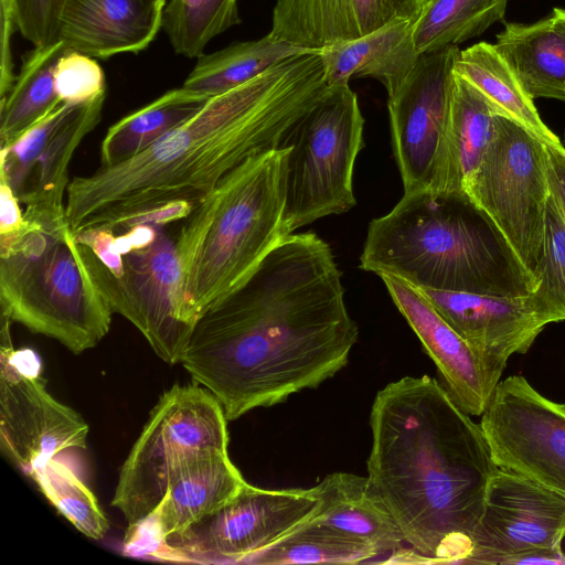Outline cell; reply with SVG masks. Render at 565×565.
<instances>
[{
	"mask_svg": "<svg viewBox=\"0 0 565 565\" xmlns=\"http://www.w3.org/2000/svg\"><path fill=\"white\" fill-rule=\"evenodd\" d=\"M500 111L472 84L454 72L446 139L444 191H463L480 166Z\"/></svg>",
	"mask_w": 565,
	"mask_h": 565,
	"instance_id": "d4e9b609",
	"label": "cell"
},
{
	"mask_svg": "<svg viewBox=\"0 0 565 565\" xmlns=\"http://www.w3.org/2000/svg\"><path fill=\"white\" fill-rule=\"evenodd\" d=\"M30 477L45 498L79 532L93 540L105 536L109 524L97 498L68 465L53 457Z\"/></svg>",
	"mask_w": 565,
	"mask_h": 565,
	"instance_id": "d6a6232c",
	"label": "cell"
},
{
	"mask_svg": "<svg viewBox=\"0 0 565 565\" xmlns=\"http://www.w3.org/2000/svg\"><path fill=\"white\" fill-rule=\"evenodd\" d=\"M419 289L477 354L493 391L509 359L515 353H525L542 330L552 323L533 292L495 297Z\"/></svg>",
	"mask_w": 565,
	"mask_h": 565,
	"instance_id": "e0dca14e",
	"label": "cell"
},
{
	"mask_svg": "<svg viewBox=\"0 0 565 565\" xmlns=\"http://www.w3.org/2000/svg\"><path fill=\"white\" fill-rule=\"evenodd\" d=\"M454 72L479 89L501 115L515 120L548 146L562 145L494 44L479 42L459 51Z\"/></svg>",
	"mask_w": 565,
	"mask_h": 565,
	"instance_id": "83f0119b",
	"label": "cell"
},
{
	"mask_svg": "<svg viewBox=\"0 0 565 565\" xmlns=\"http://www.w3.org/2000/svg\"><path fill=\"white\" fill-rule=\"evenodd\" d=\"M211 97L171 89L111 125L100 145V167L127 161L196 115Z\"/></svg>",
	"mask_w": 565,
	"mask_h": 565,
	"instance_id": "4316f807",
	"label": "cell"
},
{
	"mask_svg": "<svg viewBox=\"0 0 565 565\" xmlns=\"http://www.w3.org/2000/svg\"><path fill=\"white\" fill-rule=\"evenodd\" d=\"M494 46L532 99L565 102V33L553 14L533 23H507Z\"/></svg>",
	"mask_w": 565,
	"mask_h": 565,
	"instance_id": "cb8c5ba5",
	"label": "cell"
},
{
	"mask_svg": "<svg viewBox=\"0 0 565 565\" xmlns=\"http://www.w3.org/2000/svg\"><path fill=\"white\" fill-rule=\"evenodd\" d=\"M524 564H565V554L562 551V546L555 548H539L513 555L503 563V565Z\"/></svg>",
	"mask_w": 565,
	"mask_h": 565,
	"instance_id": "ab89813d",
	"label": "cell"
},
{
	"mask_svg": "<svg viewBox=\"0 0 565 565\" xmlns=\"http://www.w3.org/2000/svg\"><path fill=\"white\" fill-rule=\"evenodd\" d=\"M552 14L555 18L557 25L565 33V9L554 8Z\"/></svg>",
	"mask_w": 565,
	"mask_h": 565,
	"instance_id": "60d3db41",
	"label": "cell"
},
{
	"mask_svg": "<svg viewBox=\"0 0 565 565\" xmlns=\"http://www.w3.org/2000/svg\"><path fill=\"white\" fill-rule=\"evenodd\" d=\"M65 0H12L18 31L34 47L58 41V22Z\"/></svg>",
	"mask_w": 565,
	"mask_h": 565,
	"instance_id": "d590c367",
	"label": "cell"
},
{
	"mask_svg": "<svg viewBox=\"0 0 565 565\" xmlns=\"http://www.w3.org/2000/svg\"><path fill=\"white\" fill-rule=\"evenodd\" d=\"M67 50L56 41L36 46L23 56L13 85L0 102V150L13 146L64 104L55 89L54 71Z\"/></svg>",
	"mask_w": 565,
	"mask_h": 565,
	"instance_id": "484cf974",
	"label": "cell"
},
{
	"mask_svg": "<svg viewBox=\"0 0 565 565\" xmlns=\"http://www.w3.org/2000/svg\"><path fill=\"white\" fill-rule=\"evenodd\" d=\"M167 0H65L58 41L94 58L143 51L162 29Z\"/></svg>",
	"mask_w": 565,
	"mask_h": 565,
	"instance_id": "44dd1931",
	"label": "cell"
},
{
	"mask_svg": "<svg viewBox=\"0 0 565 565\" xmlns=\"http://www.w3.org/2000/svg\"><path fill=\"white\" fill-rule=\"evenodd\" d=\"M562 409L565 412V404H559Z\"/></svg>",
	"mask_w": 565,
	"mask_h": 565,
	"instance_id": "7bdbcfd3",
	"label": "cell"
},
{
	"mask_svg": "<svg viewBox=\"0 0 565 565\" xmlns=\"http://www.w3.org/2000/svg\"><path fill=\"white\" fill-rule=\"evenodd\" d=\"M360 268L418 288L495 297L526 296L539 285L462 191L404 192L369 224Z\"/></svg>",
	"mask_w": 565,
	"mask_h": 565,
	"instance_id": "277c9868",
	"label": "cell"
},
{
	"mask_svg": "<svg viewBox=\"0 0 565 565\" xmlns=\"http://www.w3.org/2000/svg\"><path fill=\"white\" fill-rule=\"evenodd\" d=\"M364 118L349 85L329 86L282 136L284 228L287 235L355 204L353 170L363 147Z\"/></svg>",
	"mask_w": 565,
	"mask_h": 565,
	"instance_id": "52a82bcc",
	"label": "cell"
},
{
	"mask_svg": "<svg viewBox=\"0 0 565 565\" xmlns=\"http://www.w3.org/2000/svg\"><path fill=\"white\" fill-rule=\"evenodd\" d=\"M412 20L388 23L363 36L320 50L328 86L349 85L352 77H374L390 92L413 70L419 53L412 36Z\"/></svg>",
	"mask_w": 565,
	"mask_h": 565,
	"instance_id": "603a6c76",
	"label": "cell"
},
{
	"mask_svg": "<svg viewBox=\"0 0 565 565\" xmlns=\"http://www.w3.org/2000/svg\"><path fill=\"white\" fill-rule=\"evenodd\" d=\"M0 305L2 316L75 354L108 333L113 313L67 221L28 222L15 241L0 248Z\"/></svg>",
	"mask_w": 565,
	"mask_h": 565,
	"instance_id": "8992f818",
	"label": "cell"
},
{
	"mask_svg": "<svg viewBox=\"0 0 565 565\" xmlns=\"http://www.w3.org/2000/svg\"><path fill=\"white\" fill-rule=\"evenodd\" d=\"M19 203L11 186L0 178V248L15 241L28 227Z\"/></svg>",
	"mask_w": 565,
	"mask_h": 565,
	"instance_id": "74e56055",
	"label": "cell"
},
{
	"mask_svg": "<svg viewBox=\"0 0 565 565\" xmlns=\"http://www.w3.org/2000/svg\"><path fill=\"white\" fill-rule=\"evenodd\" d=\"M546 148L550 189L556 198L565 220V148L563 145H546Z\"/></svg>",
	"mask_w": 565,
	"mask_h": 565,
	"instance_id": "f35d334b",
	"label": "cell"
},
{
	"mask_svg": "<svg viewBox=\"0 0 565 565\" xmlns=\"http://www.w3.org/2000/svg\"><path fill=\"white\" fill-rule=\"evenodd\" d=\"M313 488L319 499L313 521L365 542L381 556L404 550V534L367 477L334 472Z\"/></svg>",
	"mask_w": 565,
	"mask_h": 565,
	"instance_id": "7402d4cb",
	"label": "cell"
},
{
	"mask_svg": "<svg viewBox=\"0 0 565 565\" xmlns=\"http://www.w3.org/2000/svg\"><path fill=\"white\" fill-rule=\"evenodd\" d=\"M78 245L90 277L111 311L130 321L166 363H180L193 327L182 317L179 257L175 241L164 227L149 243L121 253L119 263L111 268Z\"/></svg>",
	"mask_w": 565,
	"mask_h": 565,
	"instance_id": "30bf717a",
	"label": "cell"
},
{
	"mask_svg": "<svg viewBox=\"0 0 565 565\" xmlns=\"http://www.w3.org/2000/svg\"><path fill=\"white\" fill-rule=\"evenodd\" d=\"M0 97H4L14 83V64L12 58V35L18 30L12 0H0Z\"/></svg>",
	"mask_w": 565,
	"mask_h": 565,
	"instance_id": "8d00e7d4",
	"label": "cell"
},
{
	"mask_svg": "<svg viewBox=\"0 0 565 565\" xmlns=\"http://www.w3.org/2000/svg\"><path fill=\"white\" fill-rule=\"evenodd\" d=\"M358 338L333 253L306 232L286 236L198 319L180 363L234 420L334 376Z\"/></svg>",
	"mask_w": 565,
	"mask_h": 565,
	"instance_id": "6da1fadb",
	"label": "cell"
},
{
	"mask_svg": "<svg viewBox=\"0 0 565 565\" xmlns=\"http://www.w3.org/2000/svg\"><path fill=\"white\" fill-rule=\"evenodd\" d=\"M237 0H169L162 30L178 55L198 57L209 42L239 24Z\"/></svg>",
	"mask_w": 565,
	"mask_h": 565,
	"instance_id": "1f68e13d",
	"label": "cell"
},
{
	"mask_svg": "<svg viewBox=\"0 0 565 565\" xmlns=\"http://www.w3.org/2000/svg\"><path fill=\"white\" fill-rule=\"evenodd\" d=\"M54 83L60 99L65 104H83L106 94V78L99 63L70 49L55 66Z\"/></svg>",
	"mask_w": 565,
	"mask_h": 565,
	"instance_id": "e575fe53",
	"label": "cell"
},
{
	"mask_svg": "<svg viewBox=\"0 0 565 565\" xmlns=\"http://www.w3.org/2000/svg\"><path fill=\"white\" fill-rule=\"evenodd\" d=\"M565 497L498 469L491 477L467 564L503 565L513 555L562 546Z\"/></svg>",
	"mask_w": 565,
	"mask_h": 565,
	"instance_id": "2e32d148",
	"label": "cell"
},
{
	"mask_svg": "<svg viewBox=\"0 0 565 565\" xmlns=\"http://www.w3.org/2000/svg\"><path fill=\"white\" fill-rule=\"evenodd\" d=\"M457 45L419 55L388 94L394 158L404 192L444 191Z\"/></svg>",
	"mask_w": 565,
	"mask_h": 565,
	"instance_id": "7c38bea8",
	"label": "cell"
},
{
	"mask_svg": "<svg viewBox=\"0 0 565 565\" xmlns=\"http://www.w3.org/2000/svg\"><path fill=\"white\" fill-rule=\"evenodd\" d=\"M319 52L275 40L266 34L255 41L233 43L220 51L196 57V63L183 87L213 97L254 79L281 61Z\"/></svg>",
	"mask_w": 565,
	"mask_h": 565,
	"instance_id": "f1b7e54d",
	"label": "cell"
},
{
	"mask_svg": "<svg viewBox=\"0 0 565 565\" xmlns=\"http://www.w3.org/2000/svg\"><path fill=\"white\" fill-rule=\"evenodd\" d=\"M370 426L367 478L409 546L401 563L467 564L499 469L480 424L423 375L380 390Z\"/></svg>",
	"mask_w": 565,
	"mask_h": 565,
	"instance_id": "3957f363",
	"label": "cell"
},
{
	"mask_svg": "<svg viewBox=\"0 0 565 565\" xmlns=\"http://www.w3.org/2000/svg\"><path fill=\"white\" fill-rule=\"evenodd\" d=\"M246 481L227 450L203 452L179 468L151 515L128 530L126 547L151 554L168 536L180 533L232 500Z\"/></svg>",
	"mask_w": 565,
	"mask_h": 565,
	"instance_id": "ac0fdd59",
	"label": "cell"
},
{
	"mask_svg": "<svg viewBox=\"0 0 565 565\" xmlns=\"http://www.w3.org/2000/svg\"><path fill=\"white\" fill-rule=\"evenodd\" d=\"M562 145H563V146H564V148H565V129H564V134H563Z\"/></svg>",
	"mask_w": 565,
	"mask_h": 565,
	"instance_id": "b9f144b4",
	"label": "cell"
},
{
	"mask_svg": "<svg viewBox=\"0 0 565 565\" xmlns=\"http://www.w3.org/2000/svg\"><path fill=\"white\" fill-rule=\"evenodd\" d=\"M380 277L437 366L455 403L468 415L481 416L494 391L477 354L418 287L391 275Z\"/></svg>",
	"mask_w": 565,
	"mask_h": 565,
	"instance_id": "d6986e66",
	"label": "cell"
},
{
	"mask_svg": "<svg viewBox=\"0 0 565 565\" xmlns=\"http://www.w3.org/2000/svg\"><path fill=\"white\" fill-rule=\"evenodd\" d=\"M0 349V444L6 456L29 476L50 458L86 449L88 425L56 401L39 374L38 360L23 363L13 349L10 319L2 316Z\"/></svg>",
	"mask_w": 565,
	"mask_h": 565,
	"instance_id": "5bb4252c",
	"label": "cell"
},
{
	"mask_svg": "<svg viewBox=\"0 0 565 565\" xmlns=\"http://www.w3.org/2000/svg\"><path fill=\"white\" fill-rule=\"evenodd\" d=\"M480 426L498 468L565 497V412L522 375L500 381Z\"/></svg>",
	"mask_w": 565,
	"mask_h": 565,
	"instance_id": "4fadbf2b",
	"label": "cell"
},
{
	"mask_svg": "<svg viewBox=\"0 0 565 565\" xmlns=\"http://www.w3.org/2000/svg\"><path fill=\"white\" fill-rule=\"evenodd\" d=\"M328 88L319 51L286 58L211 97L191 119L136 157L74 177L65 200L72 232L115 230L136 214L174 202L196 207L247 159L278 148L284 134Z\"/></svg>",
	"mask_w": 565,
	"mask_h": 565,
	"instance_id": "7a4b0ae2",
	"label": "cell"
},
{
	"mask_svg": "<svg viewBox=\"0 0 565 565\" xmlns=\"http://www.w3.org/2000/svg\"><path fill=\"white\" fill-rule=\"evenodd\" d=\"M426 0H277L269 35L321 50L398 20L415 21Z\"/></svg>",
	"mask_w": 565,
	"mask_h": 565,
	"instance_id": "ffe728a7",
	"label": "cell"
},
{
	"mask_svg": "<svg viewBox=\"0 0 565 565\" xmlns=\"http://www.w3.org/2000/svg\"><path fill=\"white\" fill-rule=\"evenodd\" d=\"M379 556L365 542L310 519L245 564H359Z\"/></svg>",
	"mask_w": 565,
	"mask_h": 565,
	"instance_id": "4dcf8cb0",
	"label": "cell"
},
{
	"mask_svg": "<svg viewBox=\"0 0 565 565\" xmlns=\"http://www.w3.org/2000/svg\"><path fill=\"white\" fill-rule=\"evenodd\" d=\"M543 257L533 291L552 322L565 321V220L551 191L544 220Z\"/></svg>",
	"mask_w": 565,
	"mask_h": 565,
	"instance_id": "836d02e7",
	"label": "cell"
},
{
	"mask_svg": "<svg viewBox=\"0 0 565 565\" xmlns=\"http://www.w3.org/2000/svg\"><path fill=\"white\" fill-rule=\"evenodd\" d=\"M226 420L220 402L200 384H175L160 396L121 466L111 500L128 530L151 515L185 462L210 450H227Z\"/></svg>",
	"mask_w": 565,
	"mask_h": 565,
	"instance_id": "ba28073f",
	"label": "cell"
},
{
	"mask_svg": "<svg viewBox=\"0 0 565 565\" xmlns=\"http://www.w3.org/2000/svg\"><path fill=\"white\" fill-rule=\"evenodd\" d=\"M463 191L493 221L539 281L551 194L546 143L515 120L497 114L490 145Z\"/></svg>",
	"mask_w": 565,
	"mask_h": 565,
	"instance_id": "9c48e42d",
	"label": "cell"
},
{
	"mask_svg": "<svg viewBox=\"0 0 565 565\" xmlns=\"http://www.w3.org/2000/svg\"><path fill=\"white\" fill-rule=\"evenodd\" d=\"M106 94L62 104L13 146L0 150V178L26 206L24 218L41 225L67 221L68 167L83 139L99 124Z\"/></svg>",
	"mask_w": 565,
	"mask_h": 565,
	"instance_id": "9a60e30c",
	"label": "cell"
},
{
	"mask_svg": "<svg viewBox=\"0 0 565 565\" xmlns=\"http://www.w3.org/2000/svg\"><path fill=\"white\" fill-rule=\"evenodd\" d=\"M288 147L250 157L185 218L175 241L181 312L198 319L238 290L288 236L284 228Z\"/></svg>",
	"mask_w": 565,
	"mask_h": 565,
	"instance_id": "5b68a950",
	"label": "cell"
},
{
	"mask_svg": "<svg viewBox=\"0 0 565 565\" xmlns=\"http://www.w3.org/2000/svg\"><path fill=\"white\" fill-rule=\"evenodd\" d=\"M508 0H426L412 26L419 54L479 36L501 21Z\"/></svg>",
	"mask_w": 565,
	"mask_h": 565,
	"instance_id": "f546056e",
	"label": "cell"
},
{
	"mask_svg": "<svg viewBox=\"0 0 565 565\" xmlns=\"http://www.w3.org/2000/svg\"><path fill=\"white\" fill-rule=\"evenodd\" d=\"M318 503L315 488L265 490L246 482L232 500L164 539L150 555L182 562L245 564L310 520Z\"/></svg>",
	"mask_w": 565,
	"mask_h": 565,
	"instance_id": "8fae6325",
	"label": "cell"
}]
</instances>
